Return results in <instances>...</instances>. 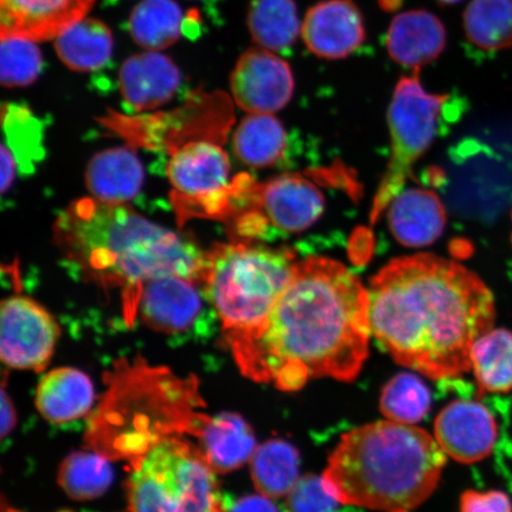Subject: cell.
I'll use <instances>...</instances> for the list:
<instances>
[{"mask_svg": "<svg viewBox=\"0 0 512 512\" xmlns=\"http://www.w3.org/2000/svg\"><path fill=\"white\" fill-rule=\"evenodd\" d=\"M445 224V208L432 191L402 190L389 204L390 230L403 246L432 245L443 234Z\"/></svg>", "mask_w": 512, "mask_h": 512, "instance_id": "19", "label": "cell"}, {"mask_svg": "<svg viewBox=\"0 0 512 512\" xmlns=\"http://www.w3.org/2000/svg\"><path fill=\"white\" fill-rule=\"evenodd\" d=\"M235 104L251 114H272L291 101L294 78L290 64L273 51L252 48L243 53L230 76Z\"/></svg>", "mask_w": 512, "mask_h": 512, "instance_id": "12", "label": "cell"}, {"mask_svg": "<svg viewBox=\"0 0 512 512\" xmlns=\"http://www.w3.org/2000/svg\"><path fill=\"white\" fill-rule=\"evenodd\" d=\"M59 325L34 299L12 296L0 311V357L6 366L19 370L47 367L59 338Z\"/></svg>", "mask_w": 512, "mask_h": 512, "instance_id": "9", "label": "cell"}, {"mask_svg": "<svg viewBox=\"0 0 512 512\" xmlns=\"http://www.w3.org/2000/svg\"><path fill=\"white\" fill-rule=\"evenodd\" d=\"M216 471L200 448L164 438L147 448L128 480L130 512H226Z\"/></svg>", "mask_w": 512, "mask_h": 512, "instance_id": "6", "label": "cell"}, {"mask_svg": "<svg viewBox=\"0 0 512 512\" xmlns=\"http://www.w3.org/2000/svg\"><path fill=\"white\" fill-rule=\"evenodd\" d=\"M2 192H8L17 176L30 175L41 162L44 126L30 108L21 104L2 107Z\"/></svg>", "mask_w": 512, "mask_h": 512, "instance_id": "17", "label": "cell"}, {"mask_svg": "<svg viewBox=\"0 0 512 512\" xmlns=\"http://www.w3.org/2000/svg\"><path fill=\"white\" fill-rule=\"evenodd\" d=\"M307 49L326 60L345 59L366 41L363 16L352 0H324L307 11L302 25Z\"/></svg>", "mask_w": 512, "mask_h": 512, "instance_id": "14", "label": "cell"}, {"mask_svg": "<svg viewBox=\"0 0 512 512\" xmlns=\"http://www.w3.org/2000/svg\"><path fill=\"white\" fill-rule=\"evenodd\" d=\"M55 50L69 69L93 72L105 67L111 59L112 32L99 19L83 18L56 37Z\"/></svg>", "mask_w": 512, "mask_h": 512, "instance_id": "23", "label": "cell"}, {"mask_svg": "<svg viewBox=\"0 0 512 512\" xmlns=\"http://www.w3.org/2000/svg\"><path fill=\"white\" fill-rule=\"evenodd\" d=\"M460 512H512V501L503 491L467 490L460 498Z\"/></svg>", "mask_w": 512, "mask_h": 512, "instance_id": "34", "label": "cell"}, {"mask_svg": "<svg viewBox=\"0 0 512 512\" xmlns=\"http://www.w3.org/2000/svg\"><path fill=\"white\" fill-rule=\"evenodd\" d=\"M430 408V389L413 374L396 375L382 389L380 409L390 421L416 424L426 418Z\"/></svg>", "mask_w": 512, "mask_h": 512, "instance_id": "31", "label": "cell"}, {"mask_svg": "<svg viewBox=\"0 0 512 512\" xmlns=\"http://www.w3.org/2000/svg\"><path fill=\"white\" fill-rule=\"evenodd\" d=\"M445 454L418 427L377 421L342 435L323 473L324 488L339 503L407 512L437 489Z\"/></svg>", "mask_w": 512, "mask_h": 512, "instance_id": "4", "label": "cell"}, {"mask_svg": "<svg viewBox=\"0 0 512 512\" xmlns=\"http://www.w3.org/2000/svg\"><path fill=\"white\" fill-rule=\"evenodd\" d=\"M296 255L243 241L207 253L202 284L229 344L259 329L290 284Z\"/></svg>", "mask_w": 512, "mask_h": 512, "instance_id": "5", "label": "cell"}, {"mask_svg": "<svg viewBox=\"0 0 512 512\" xmlns=\"http://www.w3.org/2000/svg\"><path fill=\"white\" fill-rule=\"evenodd\" d=\"M511 219H512V214H511ZM511 241H512V236H511Z\"/></svg>", "mask_w": 512, "mask_h": 512, "instance_id": "39", "label": "cell"}, {"mask_svg": "<svg viewBox=\"0 0 512 512\" xmlns=\"http://www.w3.org/2000/svg\"><path fill=\"white\" fill-rule=\"evenodd\" d=\"M182 85V74L168 56L147 51L128 57L119 72V88L133 113L168 104Z\"/></svg>", "mask_w": 512, "mask_h": 512, "instance_id": "16", "label": "cell"}, {"mask_svg": "<svg viewBox=\"0 0 512 512\" xmlns=\"http://www.w3.org/2000/svg\"><path fill=\"white\" fill-rule=\"evenodd\" d=\"M94 0H0V37L53 40L86 18Z\"/></svg>", "mask_w": 512, "mask_h": 512, "instance_id": "15", "label": "cell"}, {"mask_svg": "<svg viewBox=\"0 0 512 512\" xmlns=\"http://www.w3.org/2000/svg\"><path fill=\"white\" fill-rule=\"evenodd\" d=\"M467 40L484 51L512 48V0H472L464 12Z\"/></svg>", "mask_w": 512, "mask_h": 512, "instance_id": "28", "label": "cell"}, {"mask_svg": "<svg viewBox=\"0 0 512 512\" xmlns=\"http://www.w3.org/2000/svg\"><path fill=\"white\" fill-rule=\"evenodd\" d=\"M114 478L108 460L100 454L79 452L64 460L59 471V484L69 497L89 501L104 495Z\"/></svg>", "mask_w": 512, "mask_h": 512, "instance_id": "30", "label": "cell"}, {"mask_svg": "<svg viewBox=\"0 0 512 512\" xmlns=\"http://www.w3.org/2000/svg\"><path fill=\"white\" fill-rule=\"evenodd\" d=\"M143 183V164L130 146L96 153L87 165V189L101 202L127 204L139 195Z\"/></svg>", "mask_w": 512, "mask_h": 512, "instance_id": "20", "label": "cell"}, {"mask_svg": "<svg viewBox=\"0 0 512 512\" xmlns=\"http://www.w3.org/2000/svg\"><path fill=\"white\" fill-rule=\"evenodd\" d=\"M450 106V96L427 93L419 70L402 78L390 102L388 119L392 155L371 207L370 222L376 223L412 176L413 166L430 149L441 119Z\"/></svg>", "mask_w": 512, "mask_h": 512, "instance_id": "8", "label": "cell"}, {"mask_svg": "<svg viewBox=\"0 0 512 512\" xmlns=\"http://www.w3.org/2000/svg\"><path fill=\"white\" fill-rule=\"evenodd\" d=\"M247 23L254 42L271 51L291 48L302 31L294 0H252Z\"/></svg>", "mask_w": 512, "mask_h": 512, "instance_id": "26", "label": "cell"}, {"mask_svg": "<svg viewBox=\"0 0 512 512\" xmlns=\"http://www.w3.org/2000/svg\"><path fill=\"white\" fill-rule=\"evenodd\" d=\"M16 411L11 399L6 395L5 388L2 392V437L5 438L16 425Z\"/></svg>", "mask_w": 512, "mask_h": 512, "instance_id": "36", "label": "cell"}, {"mask_svg": "<svg viewBox=\"0 0 512 512\" xmlns=\"http://www.w3.org/2000/svg\"><path fill=\"white\" fill-rule=\"evenodd\" d=\"M227 512H279V510L272 503L271 498L260 495L240 499Z\"/></svg>", "mask_w": 512, "mask_h": 512, "instance_id": "35", "label": "cell"}, {"mask_svg": "<svg viewBox=\"0 0 512 512\" xmlns=\"http://www.w3.org/2000/svg\"><path fill=\"white\" fill-rule=\"evenodd\" d=\"M371 335L401 366L434 380L471 370L494 326V293L476 273L432 254L394 259L371 279Z\"/></svg>", "mask_w": 512, "mask_h": 512, "instance_id": "2", "label": "cell"}, {"mask_svg": "<svg viewBox=\"0 0 512 512\" xmlns=\"http://www.w3.org/2000/svg\"><path fill=\"white\" fill-rule=\"evenodd\" d=\"M369 293L341 262H297L270 316L230 343L243 374L296 392L307 381L355 380L369 355Z\"/></svg>", "mask_w": 512, "mask_h": 512, "instance_id": "1", "label": "cell"}, {"mask_svg": "<svg viewBox=\"0 0 512 512\" xmlns=\"http://www.w3.org/2000/svg\"><path fill=\"white\" fill-rule=\"evenodd\" d=\"M287 136L283 124L271 114H251L236 128V157L251 168H270L285 155Z\"/></svg>", "mask_w": 512, "mask_h": 512, "instance_id": "24", "label": "cell"}, {"mask_svg": "<svg viewBox=\"0 0 512 512\" xmlns=\"http://www.w3.org/2000/svg\"><path fill=\"white\" fill-rule=\"evenodd\" d=\"M202 2L207 3L209 6H213V4L217 2V0H202Z\"/></svg>", "mask_w": 512, "mask_h": 512, "instance_id": "38", "label": "cell"}, {"mask_svg": "<svg viewBox=\"0 0 512 512\" xmlns=\"http://www.w3.org/2000/svg\"><path fill=\"white\" fill-rule=\"evenodd\" d=\"M447 42L443 22L431 12H402L390 23L386 46L390 57L401 66L419 70L437 60Z\"/></svg>", "mask_w": 512, "mask_h": 512, "instance_id": "18", "label": "cell"}, {"mask_svg": "<svg viewBox=\"0 0 512 512\" xmlns=\"http://www.w3.org/2000/svg\"><path fill=\"white\" fill-rule=\"evenodd\" d=\"M169 155L165 172L179 223L232 219L242 192L253 178H230L232 166L222 146L214 139H195L174 147Z\"/></svg>", "mask_w": 512, "mask_h": 512, "instance_id": "7", "label": "cell"}, {"mask_svg": "<svg viewBox=\"0 0 512 512\" xmlns=\"http://www.w3.org/2000/svg\"><path fill=\"white\" fill-rule=\"evenodd\" d=\"M198 448L216 472L239 469L258 448L251 426L240 415L222 413L206 421L198 433Z\"/></svg>", "mask_w": 512, "mask_h": 512, "instance_id": "22", "label": "cell"}, {"mask_svg": "<svg viewBox=\"0 0 512 512\" xmlns=\"http://www.w3.org/2000/svg\"><path fill=\"white\" fill-rule=\"evenodd\" d=\"M54 239L74 274L124 291L136 316L147 281L179 274L202 281L207 253L189 236L172 232L128 207L81 198L57 216Z\"/></svg>", "mask_w": 512, "mask_h": 512, "instance_id": "3", "label": "cell"}, {"mask_svg": "<svg viewBox=\"0 0 512 512\" xmlns=\"http://www.w3.org/2000/svg\"><path fill=\"white\" fill-rule=\"evenodd\" d=\"M94 387L89 377L74 368L49 371L36 390V406L53 424H67L83 418L93 406Z\"/></svg>", "mask_w": 512, "mask_h": 512, "instance_id": "21", "label": "cell"}, {"mask_svg": "<svg viewBox=\"0 0 512 512\" xmlns=\"http://www.w3.org/2000/svg\"><path fill=\"white\" fill-rule=\"evenodd\" d=\"M242 209L254 211L268 230L299 233L322 216L324 196L310 179L287 174L266 183L249 184L236 213Z\"/></svg>", "mask_w": 512, "mask_h": 512, "instance_id": "10", "label": "cell"}, {"mask_svg": "<svg viewBox=\"0 0 512 512\" xmlns=\"http://www.w3.org/2000/svg\"><path fill=\"white\" fill-rule=\"evenodd\" d=\"M471 369L479 392H512V331L491 329L480 336L471 350Z\"/></svg>", "mask_w": 512, "mask_h": 512, "instance_id": "25", "label": "cell"}, {"mask_svg": "<svg viewBox=\"0 0 512 512\" xmlns=\"http://www.w3.org/2000/svg\"><path fill=\"white\" fill-rule=\"evenodd\" d=\"M207 305L210 303L202 281L168 274L144 284L136 316L152 330L181 335L201 322Z\"/></svg>", "mask_w": 512, "mask_h": 512, "instance_id": "11", "label": "cell"}, {"mask_svg": "<svg viewBox=\"0 0 512 512\" xmlns=\"http://www.w3.org/2000/svg\"><path fill=\"white\" fill-rule=\"evenodd\" d=\"M339 502L324 488L323 478L307 475L299 478L287 495L286 512H337Z\"/></svg>", "mask_w": 512, "mask_h": 512, "instance_id": "33", "label": "cell"}, {"mask_svg": "<svg viewBox=\"0 0 512 512\" xmlns=\"http://www.w3.org/2000/svg\"><path fill=\"white\" fill-rule=\"evenodd\" d=\"M183 23L182 9L174 0H144L132 12L130 31L140 47L162 50L179 40Z\"/></svg>", "mask_w": 512, "mask_h": 512, "instance_id": "29", "label": "cell"}, {"mask_svg": "<svg viewBox=\"0 0 512 512\" xmlns=\"http://www.w3.org/2000/svg\"><path fill=\"white\" fill-rule=\"evenodd\" d=\"M255 488L268 498L290 494L299 480V453L287 441L274 439L256 448L251 459Z\"/></svg>", "mask_w": 512, "mask_h": 512, "instance_id": "27", "label": "cell"}, {"mask_svg": "<svg viewBox=\"0 0 512 512\" xmlns=\"http://www.w3.org/2000/svg\"><path fill=\"white\" fill-rule=\"evenodd\" d=\"M0 48V80L4 87H25L37 80L43 61L34 41L2 37Z\"/></svg>", "mask_w": 512, "mask_h": 512, "instance_id": "32", "label": "cell"}, {"mask_svg": "<svg viewBox=\"0 0 512 512\" xmlns=\"http://www.w3.org/2000/svg\"><path fill=\"white\" fill-rule=\"evenodd\" d=\"M438 2L445 5H452L462 2V0H438Z\"/></svg>", "mask_w": 512, "mask_h": 512, "instance_id": "37", "label": "cell"}, {"mask_svg": "<svg viewBox=\"0 0 512 512\" xmlns=\"http://www.w3.org/2000/svg\"><path fill=\"white\" fill-rule=\"evenodd\" d=\"M434 432L447 456L466 465L490 457L498 440L494 413L484 403L466 399L453 401L440 412Z\"/></svg>", "mask_w": 512, "mask_h": 512, "instance_id": "13", "label": "cell"}]
</instances>
